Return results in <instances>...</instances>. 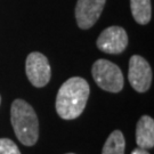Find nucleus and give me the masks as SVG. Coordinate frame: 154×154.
<instances>
[{"mask_svg":"<svg viewBox=\"0 0 154 154\" xmlns=\"http://www.w3.org/2000/svg\"><path fill=\"white\" fill-rule=\"evenodd\" d=\"M90 88L88 82L80 77H73L61 86L56 96V112L64 120H73L81 116Z\"/></svg>","mask_w":154,"mask_h":154,"instance_id":"1","label":"nucleus"},{"mask_svg":"<svg viewBox=\"0 0 154 154\" xmlns=\"http://www.w3.org/2000/svg\"><path fill=\"white\" fill-rule=\"evenodd\" d=\"M11 121L17 139L25 146L38 142L39 121L35 111L24 99H15L11 107Z\"/></svg>","mask_w":154,"mask_h":154,"instance_id":"2","label":"nucleus"},{"mask_svg":"<svg viewBox=\"0 0 154 154\" xmlns=\"http://www.w3.org/2000/svg\"><path fill=\"white\" fill-rule=\"evenodd\" d=\"M91 74L99 88L110 93H119L123 89V74L120 67L107 61L97 60L93 64Z\"/></svg>","mask_w":154,"mask_h":154,"instance_id":"3","label":"nucleus"},{"mask_svg":"<svg viewBox=\"0 0 154 154\" xmlns=\"http://www.w3.org/2000/svg\"><path fill=\"white\" fill-rule=\"evenodd\" d=\"M25 71L29 81L38 88L45 87L49 82L51 77L49 62L44 54L39 51H33L28 55L25 62Z\"/></svg>","mask_w":154,"mask_h":154,"instance_id":"4","label":"nucleus"},{"mask_svg":"<svg viewBox=\"0 0 154 154\" xmlns=\"http://www.w3.org/2000/svg\"><path fill=\"white\" fill-rule=\"evenodd\" d=\"M128 79L136 91H147L152 83V69L149 62L139 55L131 56L129 60Z\"/></svg>","mask_w":154,"mask_h":154,"instance_id":"5","label":"nucleus"},{"mask_svg":"<svg viewBox=\"0 0 154 154\" xmlns=\"http://www.w3.org/2000/svg\"><path fill=\"white\" fill-rule=\"evenodd\" d=\"M96 45L106 54H120L128 46V35L121 26H110L99 34Z\"/></svg>","mask_w":154,"mask_h":154,"instance_id":"6","label":"nucleus"},{"mask_svg":"<svg viewBox=\"0 0 154 154\" xmlns=\"http://www.w3.org/2000/svg\"><path fill=\"white\" fill-rule=\"evenodd\" d=\"M106 0H78L75 6V20L78 26L87 30L98 21L104 9Z\"/></svg>","mask_w":154,"mask_h":154,"instance_id":"7","label":"nucleus"},{"mask_svg":"<svg viewBox=\"0 0 154 154\" xmlns=\"http://www.w3.org/2000/svg\"><path fill=\"white\" fill-rule=\"evenodd\" d=\"M136 143L143 149H153L154 146V120L149 116H143L136 126Z\"/></svg>","mask_w":154,"mask_h":154,"instance_id":"8","label":"nucleus"},{"mask_svg":"<svg viewBox=\"0 0 154 154\" xmlns=\"http://www.w3.org/2000/svg\"><path fill=\"white\" fill-rule=\"evenodd\" d=\"M130 9L132 16L138 24L145 25L151 21L152 17L151 0H130Z\"/></svg>","mask_w":154,"mask_h":154,"instance_id":"9","label":"nucleus"},{"mask_svg":"<svg viewBox=\"0 0 154 154\" xmlns=\"http://www.w3.org/2000/svg\"><path fill=\"white\" fill-rule=\"evenodd\" d=\"M125 147L126 142L123 134L120 130H114L106 139L102 154H125Z\"/></svg>","mask_w":154,"mask_h":154,"instance_id":"10","label":"nucleus"},{"mask_svg":"<svg viewBox=\"0 0 154 154\" xmlns=\"http://www.w3.org/2000/svg\"><path fill=\"white\" fill-rule=\"evenodd\" d=\"M0 154H21V152L9 138H0Z\"/></svg>","mask_w":154,"mask_h":154,"instance_id":"11","label":"nucleus"},{"mask_svg":"<svg viewBox=\"0 0 154 154\" xmlns=\"http://www.w3.org/2000/svg\"><path fill=\"white\" fill-rule=\"evenodd\" d=\"M131 154H149L146 149H135L134 151L131 152Z\"/></svg>","mask_w":154,"mask_h":154,"instance_id":"12","label":"nucleus"},{"mask_svg":"<svg viewBox=\"0 0 154 154\" xmlns=\"http://www.w3.org/2000/svg\"><path fill=\"white\" fill-rule=\"evenodd\" d=\"M0 104H1V96H0Z\"/></svg>","mask_w":154,"mask_h":154,"instance_id":"13","label":"nucleus"},{"mask_svg":"<svg viewBox=\"0 0 154 154\" xmlns=\"http://www.w3.org/2000/svg\"><path fill=\"white\" fill-rule=\"evenodd\" d=\"M66 154H74V153H66Z\"/></svg>","mask_w":154,"mask_h":154,"instance_id":"14","label":"nucleus"}]
</instances>
